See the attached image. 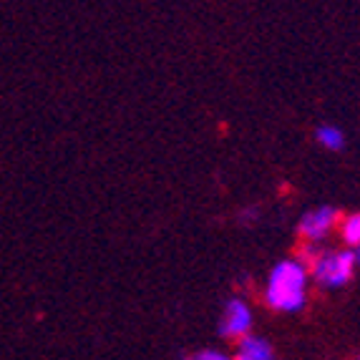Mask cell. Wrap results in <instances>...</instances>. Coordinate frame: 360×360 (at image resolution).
Segmentation results:
<instances>
[{"instance_id":"obj_1","label":"cell","mask_w":360,"mask_h":360,"mask_svg":"<svg viewBox=\"0 0 360 360\" xmlns=\"http://www.w3.org/2000/svg\"><path fill=\"white\" fill-rule=\"evenodd\" d=\"M305 283L307 272L300 262H280L270 275L267 302L275 310L297 312L305 305Z\"/></svg>"},{"instance_id":"obj_2","label":"cell","mask_w":360,"mask_h":360,"mask_svg":"<svg viewBox=\"0 0 360 360\" xmlns=\"http://www.w3.org/2000/svg\"><path fill=\"white\" fill-rule=\"evenodd\" d=\"M355 264H358V255L355 252H338V255H325L315 262V277L328 288H338L345 285L353 277Z\"/></svg>"},{"instance_id":"obj_3","label":"cell","mask_w":360,"mask_h":360,"mask_svg":"<svg viewBox=\"0 0 360 360\" xmlns=\"http://www.w3.org/2000/svg\"><path fill=\"white\" fill-rule=\"evenodd\" d=\"M252 325V318H250V310H247L245 302L232 300L227 305V312H224V323H222V333L229 338H240L250 330Z\"/></svg>"},{"instance_id":"obj_4","label":"cell","mask_w":360,"mask_h":360,"mask_svg":"<svg viewBox=\"0 0 360 360\" xmlns=\"http://www.w3.org/2000/svg\"><path fill=\"white\" fill-rule=\"evenodd\" d=\"M333 222H335V210L323 207V210L305 214V219L300 222V232L305 234L307 240H320V237L328 234V229L333 227Z\"/></svg>"},{"instance_id":"obj_5","label":"cell","mask_w":360,"mask_h":360,"mask_svg":"<svg viewBox=\"0 0 360 360\" xmlns=\"http://www.w3.org/2000/svg\"><path fill=\"white\" fill-rule=\"evenodd\" d=\"M237 360H272V348L262 338H245L237 350Z\"/></svg>"},{"instance_id":"obj_6","label":"cell","mask_w":360,"mask_h":360,"mask_svg":"<svg viewBox=\"0 0 360 360\" xmlns=\"http://www.w3.org/2000/svg\"><path fill=\"white\" fill-rule=\"evenodd\" d=\"M318 139H320V144L328 146V149H333V151L342 149V134L338 131L335 127H323L318 131Z\"/></svg>"},{"instance_id":"obj_7","label":"cell","mask_w":360,"mask_h":360,"mask_svg":"<svg viewBox=\"0 0 360 360\" xmlns=\"http://www.w3.org/2000/svg\"><path fill=\"white\" fill-rule=\"evenodd\" d=\"M342 237H345V242H348V245H358V242H360V219H358V214H353V217H348V219H345V224H342Z\"/></svg>"},{"instance_id":"obj_8","label":"cell","mask_w":360,"mask_h":360,"mask_svg":"<svg viewBox=\"0 0 360 360\" xmlns=\"http://www.w3.org/2000/svg\"><path fill=\"white\" fill-rule=\"evenodd\" d=\"M189 360H229L227 355H222V353H214V350H207V353H199V355H194V358H189Z\"/></svg>"}]
</instances>
